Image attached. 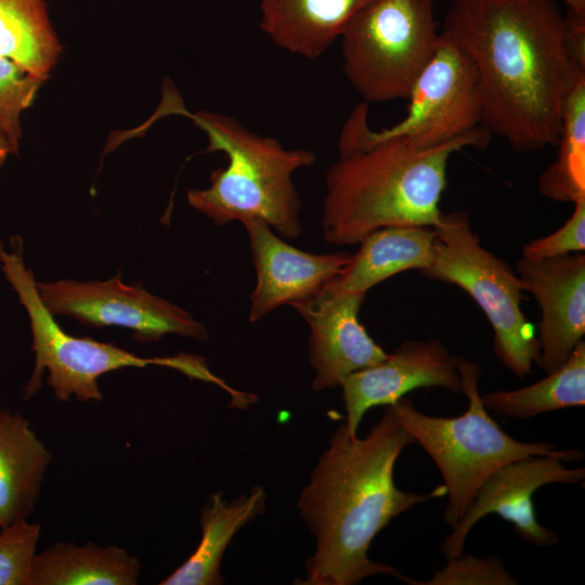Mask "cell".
Here are the masks:
<instances>
[{
	"label": "cell",
	"instance_id": "1",
	"mask_svg": "<svg viewBox=\"0 0 585 585\" xmlns=\"http://www.w3.org/2000/svg\"><path fill=\"white\" fill-rule=\"evenodd\" d=\"M445 36L472 60L481 127L518 153L555 147L580 75L555 0H453Z\"/></svg>",
	"mask_w": 585,
	"mask_h": 585
},
{
	"label": "cell",
	"instance_id": "2",
	"mask_svg": "<svg viewBox=\"0 0 585 585\" xmlns=\"http://www.w3.org/2000/svg\"><path fill=\"white\" fill-rule=\"evenodd\" d=\"M414 439L386 406L364 438L338 426L298 499L300 517L315 536L300 585H354L375 575L412 578L370 560L374 537L396 516L429 499L445 496V485L426 494L394 484L393 471L403 448Z\"/></svg>",
	"mask_w": 585,
	"mask_h": 585
},
{
	"label": "cell",
	"instance_id": "3",
	"mask_svg": "<svg viewBox=\"0 0 585 585\" xmlns=\"http://www.w3.org/2000/svg\"><path fill=\"white\" fill-rule=\"evenodd\" d=\"M491 138L480 126L433 147L418 148L392 138L339 155L325 176L324 239L356 245L387 226L438 225L450 157L468 146L482 150Z\"/></svg>",
	"mask_w": 585,
	"mask_h": 585
},
{
	"label": "cell",
	"instance_id": "4",
	"mask_svg": "<svg viewBox=\"0 0 585 585\" xmlns=\"http://www.w3.org/2000/svg\"><path fill=\"white\" fill-rule=\"evenodd\" d=\"M183 114L207 134V152H224L229 162L210 174V186L188 190V204L214 224L258 221L286 238L302 233L301 202L292 173L315 161L309 150L285 148L280 141L245 128L237 119L208 112Z\"/></svg>",
	"mask_w": 585,
	"mask_h": 585
},
{
	"label": "cell",
	"instance_id": "5",
	"mask_svg": "<svg viewBox=\"0 0 585 585\" xmlns=\"http://www.w3.org/2000/svg\"><path fill=\"white\" fill-rule=\"evenodd\" d=\"M460 392L467 410L456 417L424 414L402 396L386 405L439 468L447 490L444 522L454 526L466 514L485 479L498 467L532 456L580 461L578 450H559L550 442H522L508 435L489 415L479 392L481 366L456 356Z\"/></svg>",
	"mask_w": 585,
	"mask_h": 585
},
{
	"label": "cell",
	"instance_id": "6",
	"mask_svg": "<svg viewBox=\"0 0 585 585\" xmlns=\"http://www.w3.org/2000/svg\"><path fill=\"white\" fill-rule=\"evenodd\" d=\"M433 230L432 260L419 274L466 291L492 326L495 355L517 377L530 375L540 362V343L521 308L520 276L481 245L467 212L443 213Z\"/></svg>",
	"mask_w": 585,
	"mask_h": 585
},
{
	"label": "cell",
	"instance_id": "7",
	"mask_svg": "<svg viewBox=\"0 0 585 585\" xmlns=\"http://www.w3.org/2000/svg\"><path fill=\"white\" fill-rule=\"evenodd\" d=\"M340 39L344 75L362 102L407 99L441 41L434 0H373Z\"/></svg>",
	"mask_w": 585,
	"mask_h": 585
},
{
	"label": "cell",
	"instance_id": "8",
	"mask_svg": "<svg viewBox=\"0 0 585 585\" xmlns=\"http://www.w3.org/2000/svg\"><path fill=\"white\" fill-rule=\"evenodd\" d=\"M21 244L12 252L5 251L0 245V262L6 280L28 313L31 326L35 368L24 388L25 400L39 391L44 369L49 373L48 385L61 401H68L72 395L83 402L101 401L103 394L98 378L122 367L164 365L203 380L216 379L196 356L182 354L145 359L112 343L66 334L43 303L34 274L24 263Z\"/></svg>",
	"mask_w": 585,
	"mask_h": 585
},
{
	"label": "cell",
	"instance_id": "9",
	"mask_svg": "<svg viewBox=\"0 0 585 585\" xmlns=\"http://www.w3.org/2000/svg\"><path fill=\"white\" fill-rule=\"evenodd\" d=\"M406 100L405 117L380 131L368 127V104H358L340 132L339 155L392 138L418 148L433 147L481 126L476 66L470 56L442 31L434 56L417 78Z\"/></svg>",
	"mask_w": 585,
	"mask_h": 585
},
{
	"label": "cell",
	"instance_id": "10",
	"mask_svg": "<svg viewBox=\"0 0 585 585\" xmlns=\"http://www.w3.org/2000/svg\"><path fill=\"white\" fill-rule=\"evenodd\" d=\"M37 287L53 315H67L99 328L126 327L140 342L158 341L166 334L208 339L206 327L188 312L141 286L123 284L120 274L105 282L57 281L37 283Z\"/></svg>",
	"mask_w": 585,
	"mask_h": 585
},
{
	"label": "cell",
	"instance_id": "11",
	"mask_svg": "<svg viewBox=\"0 0 585 585\" xmlns=\"http://www.w3.org/2000/svg\"><path fill=\"white\" fill-rule=\"evenodd\" d=\"M584 479V468H568L562 460L548 456H532L498 467L481 484L464 517L442 542L441 551L446 559L463 555L468 533L490 514L512 523L526 542L540 547L556 544L558 535L538 522L532 496L544 485L583 483Z\"/></svg>",
	"mask_w": 585,
	"mask_h": 585
},
{
	"label": "cell",
	"instance_id": "12",
	"mask_svg": "<svg viewBox=\"0 0 585 585\" xmlns=\"http://www.w3.org/2000/svg\"><path fill=\"white\" fill-rule=\"evenodd\" d=\"M346 428L356 434L367 410L394 403L422 387L460 392L456 356L437 339L407 340L379 363L348 375L341 382Z\"/></svg>",
	"mask_w": 585,
	"mask_h": 585
},
{
	"label": "cell",
	"instance_id": "13",
	"mask_svg": "<svg viewBox=\"0 0 585 585\" xmlns=\"http://www.w3.org/2000/svg\"><path fill=\"white\" fill-rule=\"evenodd\" d=\"M516 271L541 308L538 365L549 374L566 362L585 335V255L522 257Z\"/></svg>",
	"mask_w": 585,
	"mask_h": 585
},
{
	"label": "cell",
	"instance_id": "14",
	"mask_svg": "<svg viewBox=\"0 0 585 585\" xmlns=\"http://www.w3.org/2000/svg\"><path fill=\"white\" fill-rule=\"evenodd\" d=\"M365 295L333 294L322 288L290 304L310 327L309 362L315 370L314 391L336 388L351 373L388 356L359 322Z\"/></svg>",
	"mask_w": 585,
	"mask_h": 585
},
{
	"label": "cell",
	"instance_id": "15",
	"mask_svg": "<svg viewBox=\"0 0 585 585\" xmlns=\"http://www.w3.org/2000/svg\"><path fill=\"white\" fill-rule=\"evenodd\" d=\"M257 282L250 294L249 322H258L283 304L317 294L349 262L348 252L315 255L300 250L258 221L244 223Z\"/></svg>",
	"mask_w": 585,
	"mask_h": 585
},
{
	"label": "cell",
	"instance_id": "16",
	"mask_svg": "<svg viewBox=\"0 0 585 585\" xmlns=\"http://www.w3.org/2000/svg\"><path fill=\"white\" fill-rule=\"evenodd\" d=\"M434 230L404 225L379 229L360 242L348 264L323 289L333 294H366L380 282L407 270L421 271L433 256Z\"/></svg>",
	"mask_w": 585,
	"mask_h": 585
},
{
	"label": "cell",
	"instance_id": "17",
	"mask_svg": "<svg viewBox=\"0 0 585 585\" xmlns=\"http://www.w3.org/2000/svg\"><path fill=\"white\" fill-rule=\"evenodd\" d=\"M373 0H260V28L280 48L320 57Z\"/></svg>",
	"mask_w": 585,
	"mask_h": 585
},
{
	"label": "cell",
	"instance_id": "18",
	"mask_svg": "<svg viewBox=\"0 0 585 585\" xmlns=\"http://www.w3.org/2000/svg\"><path fill=\"white\" fill-rule=\"evenodd\" d=\"M51 452L28 419L0 411V528L28 519L35 511Z\"/></svg>",
	"mask_w": 585,
	"mask_h": 585
},
{
	"label": "cell",
	"instance_id": "19",
	"mask_svg": "<svg viewBox=\"0 0 585 585\" xmlns=\"http://www.w3.org/2000/svg\"><path fill=\"white\" fill-rule=\"evenodd\" d=\"M266 494L255 485L249 493L226 502L222 493L208 497L200 515L202 540L188 559L161 581V585H220V566L233 536L265 510Z\"/></svg>",
	"mask_w": 585,
	"mask_h": 585
},
{
	"label": "cell",
	"instance_id": "20",
	"mask_svg": "<svg viewBox=\"0 0 585 585\" xmlns=\"http://www.w3.org/2000/svg\"><path fill=\"white\" fill-rule=\"evenodd\" d=\"M141 563L116 545L60 542L36 554L31 585H135Z\"/></svg>",
	"mask_w": 585,
	"mask_h": 585
},
{
	"label": "cell",
	"instance_id": "21",
	"mask_svg": "<svg viewBox=\"0 0 585 585\" xmlns=\"http://www.w3.org/2000/svg\"><path fill=\"white\" fill-rule=\"evenodd\" d=\"M60 52L44 0H0V56L47 79Z\"/></svg>",
	"mask_w": 585,
	"mask_h": 585
},
{
	"label": "cell",
	"instance_id": "22",
	"mask_svg": "<svg viewBox=\"0 0 585 585\" xmlns=\"http://www.w3.org/2000/svg\"><path fill=\"white\" fill-rule=\"evenodd\" d=\"M486 410L497 415L526 419L543 413L585 404V342L542 380L514 390H496L481 396Z\"/></svg>",
	"mask_w": 585,
	"mask_h": 585
},
{
	"label": "cell",
	"instance_id": "23",
	"mask_svg": "<svg viewBox=\"0 0 585 585\" xmlns=\"http://www.w3.org/2000/svg\"><path fill=\"white\" fill-rule=\"evenodd\" d=\"M557 158L538 178L541 194L554 202L585 200V75H580L567 99Z\"/></svg>",
	"mask_w": 585,
	"mask_h": 585
},
{
	"label": "cell",
	"instance_id": "24",
	"mask_svg": "<svg viewBox=\"0 0 585 585\" xmlns=\"http://www.w3.org/2000/svg\"><path fill=\"white\" fill-rule=\"evenodd\" d=\"M46 79L34 76L0 56V129L17 152L22 136L20 116L34 101Z\"/></svg>",
	"mask_w": 585,
	"mask_h": 585
},
{
	"label": "cell",
	"instance_id": "25",
	"mask_svg": "<svg viewBox=\"0 0 585 585\" xmlns=\"http://www.w3.org/2000/svg\"><path fill=\"white\" fill-rule=\"evenodd\" d=\"M41 526L23 519L0 528V585H31Z\"/></svg>",
	"mask_w": 585,
	"mask_h": 585
},
{
	"label": "cell",
	"instance_id": "26",
	"mask_svg": "<svg viewBox=\"0 0 585 585\" xmlns=\"http://www.w3.org/2000/svg\"><path fill=\"white\" fill-rule=\"evenodd\" d=\"M447 564L437 571L426 582L415 581L413 585H516L518 581L505 569L496 557L480 559L471 555H460L447 559Z\"/></svg>",
	"mask_w": 585,
	"mask_h": 585
},
{
	"label": "cell",
	"instance_id": "27",
	"mask_svg": "<svg viewBox=\"0 0 585 585\" xmlns=\"http://www.w3.org/2000/svg\"><path fill=\"white\" fill-rule=\"evenodd\" d=\"M585 250V200L574 204L572 216L551 234L528 242L522 249L526 259H548Z\"/></svg>",
	"mask_w": 585,
	"mask_h": 585
},
{
	"label": "cell",
	"instance_id": "28",
	"mask_svg": "<svg viewBox=\"0 0 585 585\" xmlns=\"http://www.w3.org/2000/svg\"><path fill=\"white\" fill-rule=\"evenodd\" d=\"M564 41L575 66L585 70V13L567 8L563 14Z\"/></svg>",
	"mask_w": 585,
	"mask_h": 585
},
{
	"label": "cell",
	"instance_id": "29",
	"mask_svg": "<svg viewBox=\"0 0 585 585\" xmlns=\"http://www.w3.org/2000/svg\"><path fill=\"white\" fill-rule=\"evenodd\" d=\"M10 153H14L12 145L5 134L0 129V165H2Z\"/></svg>",
	"mask_w": 585,
	"mask_h": 585
},
{
	"label": "cell",
	"instance_id": "30",
	"mask_svg": "<svg viewBox=\"0 0 585 585\" xmlns=\"http://www.w3.org/2000/svg\"><path fill=\"white\" fill-rule=\"evenodd\" d=\"M567 8L585 13V0H562Z\"/></svg>",
	"mask_w": 585,
	"mask_h": 585
}]
</instances>
